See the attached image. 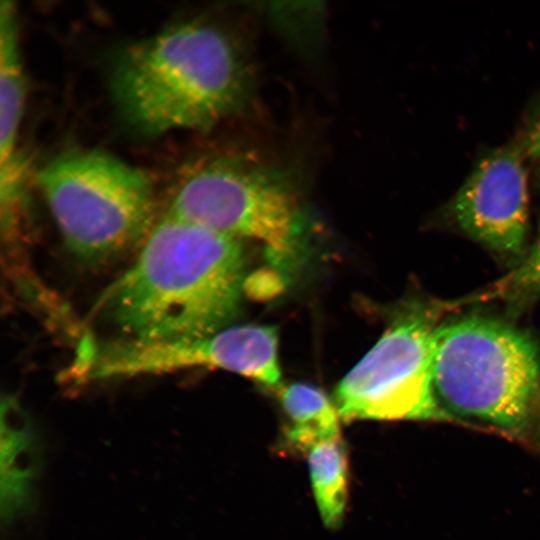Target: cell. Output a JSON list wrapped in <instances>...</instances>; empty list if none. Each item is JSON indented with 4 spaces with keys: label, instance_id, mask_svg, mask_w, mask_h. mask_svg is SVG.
<instances>
[{
    "label": "cell",
    "instance_id": "4",
    "mask_svg": "<svg viewBox=\"0 0 540 540\" xmlns=\"http://www.w3.org/2000/svg\"><path fill=\"white\" fill-rule=\"evenodd\" d=\"M71 254L99 264L143 241L153 224L148 176L104 151L61 154L36 175Z\"/></svg>",
    "mask_w": 540,
    "mask_h": 540
},
{
    "label": "cell",
    "instance_id": "8",
    "mask_svg": "<svg viewBox=\"0 0 540 540\" xmlns=\"http://www.w3.org/2000/svg\"><path fill=\"white\" fill-rule=\"evenodd\" d=\"M524 158L518 144L486 154L451 203L458 227L506 260L520 261L528 248L529 197Z\"/></svg>",
    "mask_w": 540,
    "mask_h": 540
},
{
    "label": "cell",
    "instance_id": "9",
    "mask_svg": "<svg viewBox=\"0 0 540 540\" xmlns=\"http://www.w3.org/2000/svg\"><path fill=\"white\" fill-rule=\"evenodd\" d=\"M16 8L11 1L0 7V162L17 152L16 142L26 99Z\"/></svg>",
    "mask_w": 540,
    "mask_h": 540
},
{
    "label": "cell",
    "instance_id": "5",
    "mask_svg": "<svg viewBox=\"0 0 540 540\" xmlns=\"http://www.w3.org/2000/svg\"><path fill=\"white\" fill-rule=\"evenodd\" d=\"M165 212L239 241L256 240L280 269L300 257L303 222L296 194L252 152L202 163L179 185Z\"/></svg>",
    "mask_w": 540,
    "mask_h": 540
},
{
    "label": "cell",
    "instance_id": "6",
    "mask_svg": "<svg viewBox=\"0 0 540 540\" xmlns=\"http://www.w3.org/2000/svg\"><path fill=\"white\" fill-rule=\"evenodd\" d=\"M436 328L426 309L399 314L339 382L334 403L340 418L453 420L433 387Z\"/></svg>",
    "mask_w": 540,
    "mask_h": 540
},
{
    "label": "cell",
    "instance_id": "14",
    "mask_svg": "<svg viewBox=\"0 0 540 540\" xmlns=\"http://www.w3.org/2000/svg\"><path fill=\"white\" fill-rule=\"evenodd\" d=\"M537 178H538V184L540 185V165L538 167Z\"/></svg>",
    "mask_w": 540,
    "mask_h": 540
},
{
    "label": "cell",
    "instance_id": "11",
    "mask_svg": "<svg viewBox=\"0 0 540 540\" xmlns=\"http://www.w3.org/2000/svg\"><path fill=\"white\" fill-rule=\"evenodd\" d=\"M313 495L324 524L338 528L348 498V461L340 438L320 442L306 453Z\"/></svg>",
    "mask_w": 540,
    "mask_h": 540
},
{
    "label": "cell",
    "instance_id": "7",
    "mask_svg": "<svg viewBox=\"0 0 540 540\" xmlns=\"http://www.w3.org/2000/svg\"><path fill=\"white\" fill-rule=\"evenodd\" d=\"M220 368L267 386L279 383L278 333L268 325H230L207 336L170 342L95 339L78 358L77 378L106 380L187 368Z\"/></svg>",
    "mask_w": 540,
    "mask_h": 540
},
{
    "label": "cell",
    "instance_id": "2",
    "mask_svg": "<svg viewBox=\"0 0 540 540\" xmlns=\"http://www.w3.org/2000/svg\"><path fill=\"white\" fill-rule=\"evenodd\" d=\"M122 115L139 132L204 130L249 101L250 65L232 38L204 22L172 26L128 46L112 72Z\"/></svg>",
    "mask_w": 540,
    "mask_h": 540
},
{
    "label": "cell",
    "instance_id": "12",
    "mask_svg": "<svg viewBox=\"0 0 540 540\" xmlns=\"http://www.w3.org/2000/svg\"><path fill=\"white\" fill-rule=\"evenodd\" d=\"M501 295L512 313L540 298V225L535 241L507 277Z\"/></svg>",
    "mask_w": 540,
    "mask_h": 540
},
{
    "label": "cell",
    "instance_id": "3",
    "mask_svg": "<svg viewBox=\"0 0 540 540\" xmlns=\"http://www.w3.org/2000/svg\"><path fill=\"white\" fill-rule=\"evenodd\" d=\"M433 387L453 420L487 424L540 453V356L524 331L478 316L437 326Z\"/></svg>",
    "mask_w": 540,
    "mask_h": 540
},
{
    "label": "cell",
    "instance_id": "10",
    "mask_svg": "<svg viewBox=\"0 0 540 540\" xmlns=\"http://www.w3.org/2000/svg\"><path fill=\"white\" fill-rule=\"evenodd\" d=\"M278 394L287 418L284 437L290 449L306 453L320 442L340 438V415L320 388L293 383L281 387Z\"/></svg>",
    "mask_w": 540,
    "mask_h": 540
},
{
    "label": "cell",
    "instance_id": "13",
    "mask_svg": "<svg viewBox=\"0 0 540 540\" xmlns=\"http://www.w3.org/2000/svg\"><path fill=\"white\" fill-rule=\"evenodd\" d=\"M518 145L525 158L540 160V99L529 114Z\"/></svg>",
    "mask_w": 540,
    "mask_h": 540
},
{
    "label": "cell",
    "instance_id": "1",
    "mask_svg": "<svg viewBox=\"0 0 540 540\" xmlns=\"http://www.w3.org/2000/svg\"><path fill=\"white\" fill-rule=\"evenodd\" d=\"M142 242L95 305L115 339L179 341L231 325L246 286L239 240L164 212Z\"/></svg>",
    "mask_w": 540,
    "mask_h": 540
}]
</instances>
